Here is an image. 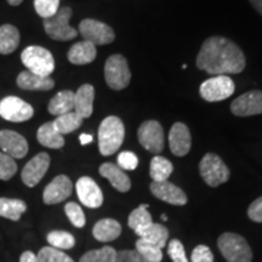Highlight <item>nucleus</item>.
<instances>
[{
	"mask_svg": "<svg viewBox=\"0 0 262 262\" xmlns=\"http://www.w3.org/2000/svg\"><path fill=\"white\" fill-rule=\"evenodd\" d=\"M196 67L209 74H237L245 68V56L235 42L222 37H210L203 42Z\"/></svg>",
	"mask_w": 262,
	"mask_h": 262,
	"instance_id": "nucleus-1",
	"label": "nucleus"
},
{
	"mask_svg": "<svg viewBox=\"0 0 262 262\" xmlns=\"http://www.w3.org/2000/svg\"><path fill=\"white\" fill-rule=\"evenodd\" d=\"M125 137V126L122 119L110 116L102 120L98 127V149L104 157L112 156L123 145Z\"/></svg>",
	"mask_w": 262,
	"mask_h": 262,
	"instance_id": "nucleus-2",
	"label": "nucleus"
},
{
	"mask_svg": "<svg viewBox=\"0 0 262 262\" xmlns=\"http://www.w3.org/2000/svg\"><path fill=\"white\" fill-rule=\"evenodd\" d=\"M21 60L27 71L40 77H50L55 70V60L51 52L37 45L26 48L21 54Z\"/></svg>",
	"mask_w": 262,
	"mask_h": 262,
	"instance_id": "nucleus-3",
	"label": "nucleus"
},
{
	"mask_svg": "<svg viewBox=\"0 0 262 262\" xmlns=\"http://www.w3.org/2000/svg\"><path fill=\"white\" fill-rule=\"evenodd\" d=\"M219 249L227 262H251L253 251L242 235L224 233L217 241Z\"/></svg>",
	"mask_w": 262,
	"mask_h": 262,
	"instance_id": "nucleus-4",
	"label": "nucleus"
},
{
	"mask_svg": "<svg viewBox=\"0 0 262 262\" xmlns=\"http://www.w3.org/2000/svg\"><path fill=\"white\" fill-rule=\"evenodd\" d=\"M72 14V9L68 6L58 9L54 16L44 19L45 33L57 41H68L74 39L78 35V32L70 25Z\"/></svg>",
	"mask_w": 262,
	"mask_h": 262,
	"instance_id": "nucleus-5",
	"label": "nucleus"
},
{
	"mask_svg": "<svg viewBox=\"0 0 262 262\" xmlns=\"http://www.w3.org/2000/svg\"><path fill=\"white\" fill-rule=\"evenodd\" d=\"M104 79L113 90H123L129 85L131 73L126 58L123 55L116 54L108 57L104 64Z\"/></svg>",
	"mask_w": 262,
	"mask_h": 262,
	"instance_id": "nucleus-6",
	"label": "nucleus"
},
{
	"mask_svg": "<svg viewBox=\"0 0 262 262\" xmlns=\"http://www.w3.org/2000/svg\"><path fill=\"white\" fill-rule=\"evenodd\" d=\"M199 172L202 178L210 187H217L227 182L229 170L222 159L214 153H206L199 163Z\"/></svg>",
	"mask_w": 262,
	"mask_h": 262,
	"instance_id": "nucleus-7",
	"label": "nucleus"
},
{
	"mask_svg": "<svg viewBox=\"0 0 262 262\" xmlns=\"http://www.w3.org/2000/svg\"><path fill=\"white\" fill-rule=\"evenodd\" d=\"M234 83L228 75H216L201 85V96L208 102H219L231 97L234 93Z\"/></svg>",
	"mask_w": 262,
	"mask_h": 262,
	"instance_id": "nucleus-8",
	"label": "nucleus"
},
{
	"mask_svg": "<svg viewBox=\"0 0 262 262\" xmlns=\"http://www.w3.org/2000/svg\"><path fill=\"white\" fill-rule=\"evenodd\" d=\"M79 32L84 40L96 45L111 44L116 39L114 31L103 22L93 18H85L80 22Z\"/></svg>",
	"mask_w": 262,
	"mask_h": 262,
	"instance_id": "nucleus-9",
	"label": "nucleus"
},
{
	"mask_svg": "<svg viewBox=\"0 0 262 262\" xmlns=\"http://www.w3.org/2000/svg\"><path fill=\"white\" fill-rule=\"evenodd\" d=\"M34 116L31 104L22 98L8 96L0 101V117L12 123H24Z\"/></svg>",
	"mask_w": 262,
	"mask_h": 262,
	"instance_id": "nucleus-10",
	"label": "nucleus"
},
{
	"mask_svg": "<svg viewBox=\"0 0 262 262\" xmlns=\"http://www.w3.org/2000/svg\"><path fill=\"white\" fill-rule=\"evenodd\" d=\"M139 142L143 148L152 153H159L164 149V130L157 120H147L141 124L137 131Z\"/></svg>",
	"mask_w": 262,
	"mask_h": 262,
	"instance_id": "nucleus-11",
	"label": "nucleus"
},
{
	"mask_svg": "<svg viewBox=\"0 0 262 262\" xmlns=\"http://www.w3.org/2000/svg\"><path fill=\"white\" fill-rule=\"evenodd\" d=\"M49 166H50V156L45 152L39 153L26 164L21 173L22 181L27 187H34L44 178Z\"/></svg>",
	"mask_w": 262,
	"mask_h": 262,
	"instance_id": "nucleus-12",
	"label": "nucleus"
},
{
	"mask_svg": "<svg viewBox=\"0 0 262 262\" xmlns=\"http://www.w3.org/2000/svg\"><path fill=\"white\" fill-rule=\"evenodd\" d=\"M231 111L237 117H250L262 114V91H248L232 102Z\"/></svg>",
	"mask_w": 262,
	"mask_h": 262,
	"instance_id": "nucleus-13",
	"label": "nucleus"
},
{
	"mask_svg": "<svg viewBox=\"0 0 262 262\" xmlns=\"http://www.w3.org/2000/svg\"><path fill=\"white\" fill-rule=\"evenodd\" d=\"M73 191V183L66 175H58L45 187L42 193V201L45 204L54 205L66 201Z\"/></svg>",
	"mask_w": 262,
	"mask_h": 262,
	"instance_id": "nucleus-14",
	"label": "nucleus"
},
{
	"mask_svg": "<svg viewBox=\"0 0 262 262\" xmlns=\"http://www.w3.org/2000/svg\"><path fill=\"white\" fill-rule=\"evenodd\" d=\"M0 149L11 158H25L28 153V142L21 134L12 130H0Z\"/></svg>",
	"mask_w": 262,
	"mask_h": 262,
	"instance_id": "nucleus-15",
	"label": "nucleus"
},
{
	"mask_svg": "<svg viewBox=\"0 0 262 262\" xmlns=\"http://www.w3.org/2000/svg\"><path fill=\"white\" fill-rule=\"evenodd\" d=\"M77 194L81 204L90 209H97L102 205L103 194L98 185L91 178L83 176L77 181L75 185Z\"/></svg>",
	"mask_w": 262,
	"mask_h": 262,
	"instance_id": "nucleus-16",
	"label": "nucleus"
},
{
	"mask_svg": "<svg viewBox=\"0 0 262 262\" xmlns=\"http://www.w3.org/2000/svg\"><path fill=\"white\" fill-rule=\"evenodd\" d=\"M150 192L156 198L171 205H185L187 203V195L181 188L169 181L150 183Z\"/></svg>",
	"mask_w": 262,
	"mask_h": 262,
	"instance_id": "nucleus-17",
	"label": "nucleus"
},
{
	"mask_svg": "<svg viewBox=\"0 0 262 262\" xmlns=\"http://www.w3.org/2000/svg\"><path fill=\"white\" fill-rule=\"evenodd\" d=\"M169 146L171 152L178 157H183L191 150L192 137L187 125L175 123L169 133Z\"/></svg>",
	"mask_w": 262,
	"mask_h": 262,
	"instance_id": "nucleus-18",
	"label": "nucleus"
},
{
	"mask_svg": "<svg viewBox=\"0 0 262 262\" xmlns=\"http://www.w3.org/2000/svg\"><path fill=\"white\" fill-rule=\"evenodd\" d=\"M16 84L19 89L27 91H49L55 86V81L50 77H40L29 71L21 72L16 79Z\"/></svg>",
	"mask_w": 262,
	"mask_h": 262,
	"instance_id": "nucleus-19",
	"label": "nucleus"
},
{
	"mask_svg": "<svg viewBox=\"0 0 262 262\" xmlns=\"http://www.w3.org/2000/svg\"><path fill=\"white\" fill-rule=\"evenodd\" d=\"M98 171H100L101 176H103L104 179H107L108 181L111 182V185H112L117 191L123 193L130 191L131 181L129 176H127L117 164L104 163L100 166Z\"/></svg>",
	"mask_w": 262,
	"mask_h": 262,
	"instance_id": "nucleus-20",
	"label": "nucleus"
},
{
	"mask_svg": "<svg viewBox=\"0 0 262 262\" xmlns=\"http://www.w3.org/2000/svg\"><path fill=\"white\" fill-rule=\"evenodd\" d=\"M95 89L93 85L84 84L74 93V112L85 119L91 117L94 111Z\"/></svg>",
	"mask_w": 262,
	"mask_h": 262,
	"instance_id": "nucleus-21",
	"label": "nucleus"
},
{
	"mask_svg": "<svg viewBox=\"0 0 262 262\" xmlns=\"http://www.w3.org/2000/svg\"><path fill=\"white\" fill-rule=\"evenodd\" d=\"M96 47L91 42L83 40L75 42L68 51V61L77 66L91 63L96 58Z\"/></svg>",
	"mask_w": 262,
	"mask_h": 262,
	"instance_id": "nucleus-22",
	"label": "nucleus"
},
{
	"mask_svg": "<svg viewBox=\"0 0 262 262\" xmlns=\"http://www.w3.org/2000/svg\"><path fill=\"white\" fill-rule=\"evenodd\" d=\"M122 233V226L113 219H103L94 226L93 234L98 242H112Z\"/></svg>",
	"mask_w": 262,
	"mask_h": 262,
	"instance_id": "nucleus-23",
	"label": "nucleus"
},
{
	"mask_svg": "<svg viewBox=\"0 0 262 262\" xmlns=\"http://www.w3.org/2000/svg\"><path fill=\"white\" fill-rule=\"evenodd\" d=\"M37 140L41 146L48 147L52 149H60L64 146L63 135H61L58 131L55 129L52 122H48L38 129Z\"/></svg>",
	"mask_w": 262,
	"mask_h": 262,
	"instance_id": "nucleus-24",
	"label": "nucleus"
},
{
	"mask_svg": "<svg viewBox=\"0 0 262 262\" xmlns=\"http://www.w3.org/2000/svg\"><path fill=\"white\" fill-rule=\"evenodd\" d=\"M49 113L60 117L74 111V93L71 90L60 91L51 98L48 104Z\"/></svg>",
	"mask_w": 262,
	"mask_h": 262,
	"instance_id": "nucleus-25",
	"label": "nucleus"
},
{
	"mask_svg": "<svg viewBox=\"0 0 262 262\" xmlns=\"http://www.w3.org/2000/svg\"><path fill=\"white\" fill-rule=\"evenodd\" d=\"M136 234L139 235V238L145 239V241L157 245L160 249L165 247L169 238L168 228L160 224H155V222H152L145 228L140 229L139 232H136Z\"/></svg>",
	"mask_w": 262,
	"mask_h": 262,
	"instance_id": "nucleus-26",
	"label": "nucleus"
},
{
	"mask_svg": "<svg viewBox=\"0 0 262 262\" xmlns=\"http://www.w3.org/2000/svg\"><path fill=\"white\" fill-rule=\"evenodd\" d=\"M19 41H21V35L15 26L3 25L0 27V54H12L18 48Z\"/></svg>",
	"mask_w": 262,
	"mask_h": 262,
	"instance_id": "nucleus-27",
	"label": "nucleus"
},
{
	"mask_svg": "<svg viewBox=\"0 0 262 262\" xmlns=\"http://www.w3.org/2000/svg\"><path fill=\"white\" fill-rule=\"evenodd\" d=\"M27 210V204L21 199L0 198V216L12 221H18Z\"/></svg>",
	"mask_w": 262,
	"mask_h": 262,
	"instance_id": "nucleus-28",
	"label": "nucleus"
},
{
	"mask_svg": "<svg viewBox=\"0 0 262 262\" xmlns=\"http://www.w3.org/2000/svg\"><path fill=\"white\" fill-rule=\"evenodd\" d=\"M173 171V165L170 160H168L164 157L156 156L155 158L150 160V168H149V175L153 181L156 182H163L168 181Z\"/></svg>",
	"mask_w": 262,
	"mask_h": 262,
	"instance_id": "nucleus-29",
	"label": "nucleus"
},
{
	"mask_svg": "<svg viewBox=\"0 0 262 262\" xmlns=\"http://www.w3.org/2000/svg\"><path fill=\"white\" fill-rule=\"evenodd\" d=\"M83 118L79 114L75 113L74 111H72L70 113L62 114V116L57 117L56 119L52 122L55 129H56L61 135H66V134H71L73 131L78 130L83 124Z\"/></svg>",
	"mask_w": 262,
	"mask_h": 262,
	"instance_id": "nucleus-30",
	"label": "nucleus"
},
{
	"mask_svg": "<svg viewBox=\"0 0 262 262\" xmlns=\"http://www.w3.org/2000/svg\"><path fill=\"white\" fill-rule=\"evenodd\" d=\"M147 209H148V204H142L139 208H136L135 210H133V212L129 215L127 225L131 229H134L135 233L153 222L152 216H150Z\"/></svg>",
	"mask_w": 262,
	"mask_h": 262,
	"instance_id": "nucleus-31",
	"label": "nucleus"
},
{
	"mask_svg": "<svg viewBox=\"0 0 262 262\" xmlns=\"http://www.w3.org/2000/svg\"><path fill=\"white\" fill-rule=\"evenodd\" d=\"M136 251L147 262H160L163 260L162 249L145 241V239L139 238V241L136 242Z\"/></svg>",
	"mask_w": 262,
	"mask_h": 262,
	"instance_id": "nucleus-32",
	"label": "nucleus"
},
{
	"mask_svg": "<svg viewBox=\"0 0 262 262\" xmlns=\"http://www.w3.org/2000/svg\"><path fill=\"white\" fill-rule=\"evenodd\" d=\"M79 262H117V251L112 247H103L83 255Z\"/></svg>",
	"mask_w": 262,
	"mask_h": 262,
	"instance_id": "nucleus-33",
	"label": "nucleus"
},
{
	"mask_svg": "<svg viewBox=\"0 0 262 262\" xmlns=\"http://www.w3.org/2000/svg\"><path fill=\"white\" fill-rule=\"evenodd\" d=\"M48 242L52 248L58 250H68L72 249L75 244L73 235L64 231H52L48 234Z\"/></svg>",
	"mask_w": 262,
	"mask_h": 262,
	"instance_id": "nucleus-34",
	"label": "nucleus"
},
{
	"mask_svg": "<svg viewBox=\"0 0 262 262\" xmlns=\"http://www.w3.org/2000/svg\"><path fill=\"white\" fill-rule=\"evenodd\" d=\"M39 262H74L73 258L52 247L42 248L38 254Z\"/></svg>",
	"mask_w": 262,
	"mask_h": 262,
	"instance_id": "nucleus-35",
	"label": "nucleus"
},
{
	"mask_svg": "<svg viewBox=\"0 0 262 262\" xmlns=\"http://www.w3.org/2000/svg\"><path fill=\"white\" fill-rule=\"evenodd\" d=\"M34 9L42 18L54 16L60 9V0H34Z\"/></svg>",
	"mask_w": 262,
	"mask_h": 262,
	"instance_id": "nucleus-36",
	"label": "nucleus"
},
{
	"mask_svg": "<svg viewBox=\"0 0 262 262\" xmlns=\"http://www.w3.org/2000/svg\"><path fill=\"white\" fill-rule=\"evenodd\" d=\"M17 172V164L11 157L0 152V180L8 181Z\"/></svg>",
	"mask_w": 262,
	"mask_h": 262,
	"instance_id": "nucleus-37",
	"label": "nucleus"
},
{
	"mask_svg": "<svg viewBox=\"0 0 262 262\" xmlns=\"http://www.w3.org/2000/svg\"><path fill=\"white\" fill-rule=\"evenodd\" d=\"M64 211H66V215H67V217L70 219V221L72 222V225H73L74 227H78V228L84 227L86 220H85V215L83 210H81V208L77 204V203L74 202L67 203L64 206Z\"/></svg>",
	"mask_w": 262,
	"mask_h": 262,
	"instance_id": "nucleus-38",
	"label": "nucleus"
},
{
	"mask_svg": "<svg viewBox=\"0 0 262 262\" xmlns=\"http://www.w3.org/2000/svg\"><path fill=\"white\" fill-rule=\"evenodd\" d=\"M139 165V158L134 152L124 150L118 156V166L122 170H135Z\"/></svg>",
	"mask_w": 262,
	"mask_h": 262,
	"instance_id": "nucleus-39",
	"label": "nucleus"
},
{
	"mask_svg": "<svg viewBox=\"0 0 262 262\" xmlns=\"http://www.w3.org/2000/svg\"><path fill=\"white\" fill-rule=\"evenodd\" d=\"M168 254L172 262H188L187 257H186L185 248H183L182 243L178 239H172L169 243Z\"/></svg>",
	"mask_w": 262,
	"mask_h": 262,
	"instance_id": "nucleus-40",
	"label": "nucleus"
},
{
	"mask_svg": "<svg viewBox=\"0 0 262 262\" xmlns=\"http://www.w3.org/2000/svg\"><path fill=\"white\" fill-rule=\"evenodd\" d=\"M191 262H214V255H212L210 248L206 245H198L192 251Z\"/></svg>",
	"mask_w": 262,
	"mask_h": 262,
	"instance_id": "nucleus-41",
	"label": "nucleus"
},
{
	"mask_svg": "<svg viewBox=\"0 0 262 262\" xmlns=\"http://www.w3.org/2000/svg\"><path fill=\"white\" fill-rule=\"evenodd\" d=\"M117 262H147L136 250H122L117 253Z\"/></svg>",
	"mask_w": 262,
	"mask_h": 262,
	"instance_id": "nucleus-42",
	"label": "nucleus"
},
{
	"mask_svg": "<svg viewBox=\"0 0 262 262\" xmlns=\"http://www.w3.org/2000/svg\"><path fill=\"white\" fill-rule=\"evenodd\" d=\"M248 216L254 222H262V196L251 203L248 209Z\"/></svg>",
	"mask_w": 262,
	"mask_h": 262,
	"instance_id": "nucleus-43",
	"label": "nucleus"
},
{
	"mask_svg": "<svg viewBox=\"0 0 262 262\" xmlns=\"http://www.w3.org/2000/svg\"><path fill=\"white\" fill-rule=\"evenodd\" d=\"M19 262H39V258L38 255H35L33 251H25V253L21 255Z\"/></svg>",
	"mask_w": 262,
	"mask_h": 262,
	"instance_id": "nucleus-44",
	"label": "nucleus"
},
{
	"mask_svg": "<svg viewBox=\"0 0 262 262\" xmlns=\"http://www.w3.org/2000/svg\"><path fill=\"white\" fill-rule=\"evenodd\" d=\"M79 141L83 146L89 145V143L93 142V136L88 135V134H81V135L79 136Z\"/></svg>",
	"mask_w": 262,
	"mask_h": 262,
	"instance_id": "nucleus-45",
	"label": "nucleus"
},
{
	"mask_svg": "<svg viewBox=\"0 0 262 262\" xmlns=\"http://www.w3.org/2000/svg\"><path fill=\"white\" fill-rule=\"evenodd\" d=\"M250 3L258 14L262 15V0H250Z\"/></svg>",
	"mask_w": 262,
	"mask_h": 262,
	"instance_id": "nucleus-46",
	"label": "nucleus"
},
{
	"mask_svg": "<svg viewBox=\"0 0 262 262\" xmlns=\"http://www.w3.org/2000/svg\"><path fill=\"white\" fill-rule=\"evenodd\" d=\"M24 0H8V3L11 6H18Z\"/></svg>",
	"mask_w": 262,
	"mask_h": 262,
	"instance_id": "nucleus-47",
	"label": "nucleus"
},
{
	"mask_svg": "<svg viewBox=\"0 0 262 262\" xmlns=\"http://www.w3.org/2000/svg\"><path fill=\"white\" fill-rule=\"evenodd\" d=\"M162 220H163V221H166V220H168V216L163 214V215H162Z\"/></svg>",
	"mask_w": 262,
	"mask_h": 262,
	"instance_id": "nucleus-48",
	"label": "nucleus"
}]
</instances>
